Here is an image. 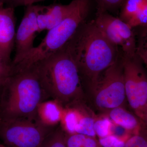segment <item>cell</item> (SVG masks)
Returning a JSON list of instances; mask_svg holds the SVG:
<instances>
[{"instance_id": "cell-18", "label": "cell", "mask_w": 147, "mask_h": 147, "mask_svg": "<svg viewBox=\"0 0 147 147\" xmlns=\"http://www.w3.org/2000/svg\"><path fill=\"white\" fill-rule=\"evenodd\" d=\"M147 144V128L141 123L137 133L125 142L124 147H144Z\"/></svg>"}, {"instance_id": "cell-9", "label": "cell", "mask_w": 147, "mask_h": 147, "mask_svg": "<svg viewBox=\"0 0 147 147\" xmlns=\"http://www.w3.org/2000/svg\"><path fill=\"white\" fill-rule=\"evenodd\" d=\"M38 5L27 6L23 18L16 32L15 55L12 66L21 62L34 48L36 34L38 33L36 17Z\"/></svg>"}, {"instance_id": "cell-6", "label": "cell", "mask_w": 147, "mask_h": 147, "mask_svg": "<svg viewBox=\"0 0 147 147\" xmlns=\"http://www.w3.org/2000/svg\"><path fill=\"white\" fill-rule=\"evenodd\" d=\"M56 128L36 121L0 119V139L5 147H39Z\"/></svg>"}, {"instance_id": "cell-28", "label": "cell", "mask_w": 147, "mask_h": 147, "mask_svg": "<svg viewBox=\"0 0 147 147\" xmlns=\"http://www.w3.org/2000/svg\"><path fill=\"white\" fill-rule=\"evenodd\" d=\"M18 0H0V5H6V6L15 8Z\"/></svg>"}, {"instance_id": "cell-26", "label": "cell", "mask_w": 147, "mask_h": 147, "mask_svg": "<svg viewBox=\"0 0 147 147\" xmlns=\"http://www.w3.org/2000/svg\"><path fill=\"white\" fill-rule=\"evenodd\" d=\"M99 143H98L94 138L87 136L84 142V147H98Z\"/></svg>"}, {"instance_id": "cell-24", "label": "cell", "mask_w": 147, "mask_h": 147, "mask_svg": "<svg viewBox=\"0 0 147 147\" xmlns=\"http://www.w3.org/2000/svg\"><path fill=\"white\" fill-rule=\"evenodd\" d=\"M129 133V132L125 129L112 122L110 129V134H113L118 138L122 139V138L125 137Z\"/></svg>"}, {"instance_id": "cell-29", "label": "cell", "mask_w": 147, "mask_h": 147, "mask_svg": "<svg viewBox=\"0 0 147 147\" xmlns=\"http://www.w3.org/2000/svg\"><path fill=\"white\" fill-rule=\"evenodd\" d=\"M141 121L142 124L147 128V105L144 117Z\"/></svg>"}, {"instance_id": "cell-4", "label": "cell", "mask_w": 147, "mask_h": 147, "mask_svg": "<svg viewBox=\"0 0 147 147\" xmlns=\"http://www.w3.org/2000/svg\"><path fill=\"white\" fill-rule=\"evenodd\" d=\"M71 9L61 22L48 31L41 42L34 47L16 65L14 71L30 68L47 57L65 45L79 27L86 21L91 7V0H73Z\"/></svg>"}, {"instance_id": "cell-1", "label": "cell", "mask_w": 147, "mask_h": 147, "mask_svg": "<svg viewBox=\"0 0 147 147\" xmlns=\"http://www.w3.org/2000/svg\"><path fill=\"white\" fill-rule=\"evenodd\" d=\"M65 46L78 68L85 95L121 55L94 20L84 22Z\"/></svg>"}, {"instance_id": "cell-25", "label": "cell", "mask_w": 147, "mask_h": 147, "mask_svg": "<svg viewBox=\"0 0 147 147\" xmlns=\"http://www.w3.org/2000/svg\"><path fill=\"white\" fill-rule=\"evenodd\" d=\"M119 138L113 134H109L106 137L100 138L99 144L102 147H113Z\"/></svg>"}, {"instance_id": "cell-7", "label": "cell", "mask_w": 147, "mask_h": 147, "mask_svg": "<svg viewBox=\"0 0 147 147\" xmlns=\"http://www.w3.org/2000/svg\"><path fill=\"white\" fill-rule=\"evenodd\" d=\"M123 58L124 80L127 104L142 121L147 105V72L137 56Z\"/></svg>"}, {"instance_id": "cell-27", "label": "cell", "mask_w": 147, "mask_h": 147, "mask_svg": "<svg viewBox=\"0 0 147 147\" xmlns=\"http://www.w3.org/2000/svg\"><path fill=\"white\" fill-rule=\"evenodd\" d=\"M46 0H18L16 3V7L21 6H27L34 4L35 3L42 1Z\"/></svg>"}, {"instance_id": "cell-31", "label": "cell", "mask_w": 147, "mask_h": 147, "mask_svg": "<svg viewBox=\"0 0 147 147\" xmlns=\"http://www.w3.org/2000/svg\"><path fill=\"white\" fill-rule=\"evenodd\" d=\"M0 147H5V146H4L2 143H1L0 142Z\"/></svg>"}, {"instance_id": "cell-2", "label": "cell", "mask_w": 147, "mask_h": 147, "mask_svg": "<svg viewBox=\"0 0 147 147\" xmlns=\"http://www.w3.org/2000/svg\"><path fill=\"white\" fill-rule=\"evenodd\" d=\"M32 66L48 99L63 108L86 102L78 68L65 45Z\"/></svg>"}, {"instance_id": "cell-15", "label": "cell", "mask_w": 147, "mask_h": 147, "mask_svg": "<svg viewBox=\"0 0 147 147\" xmlns=\"http://www.w3.org/2000/svg\"><path fill=\"white\" fill-rule=\"evenodd\" d=\"M134 29L137 41L136 55L147 69V26Z\"/></svg>"}, {"instance_id": "cell-30", "label": "cell", "mask_w": 147, "mask_h": 147, "mask_svg": "<svg viewBox=\"0 0 147 147\" xmlns=\"http://www.w3.org/2000/svg\"><path fill=\"white\" fill-rule=\"evenodd\" d=\"M4 84H0V96H1V92L2 89V88Z\"/></svg>"}, {"instance_id": "cell-20", "label": "cell", "mask_w": 147, "mask_h": 147, "mask_svg": "<svg viewBox=\"0 0 147 147\" xmlns=\"http://www.w3.org/2000/svg\"><path fill=\"white\" fill-rule=\"evenodd\" d=\"M124 0H96L97 12H108L121 6Z\"/></svg>"}, {"instance_id": "cell-16", "label": "cell", "mask_w": 147, "mask_h": 147, "mask_svg": "<svg viewBox=\"0 0 147 147\" xmlns=\"http://www.w3.org/2000/svg\"><path fill=\"white\" fill-rule=\"evenodd\" d=\"M66 132L60 125L46 137L39 147H66Z\"/></svg>"}, {"instance_id": "cell-32", "label": "cell", "mask_w": 147, "mask_h": 147, "mask_svg": "<svg viewBox=\"0 0 147 147\" xmlns=\"http://www.w3.org/2000/svg\"><path fill=\"white\" fill-rule=\"evenodd\" d=\"M144 147H147V144L146 145V146H144Z\"/></svg>"}, {"instance_id": "cell-11", "label": "cell", "mask_w": 147, "mask_h": 147, "mask_svg": "<svg viewBox=\"0 0 147 147\" xmlns=\"http://www.w3.org/2000/svg\"><path fill=\"white\" fill-rule=\"evenodd\" d=\"M72 5L71 1L67 5H38L36 17L38 33L44 30L48 31L57 26L65 18Z\"/></svg>"}, {"instance_id": "cell-14", "label": "cell", "mask_w": 147, "mask_h": 147, "mask_svg": "<svg viewBox=\"0 0 147 147\" xmlns=\"http://www.w3.org/2000/svg\"><path fill=\"white\" fill-rule=\"evenodd\" d=\"M147 3V0H124L119 18L127 23Z\"/></svg>"}, {"instance_id": "cell-3", "label": "cell", "mask_w": 147, "mask_h": 147, "mask_svg": "<svg viewBox=\"0 0 147 147\" xmlns=\"http://www.w3.org/2000/svg\"><path fill=\"white\" fill-rule=\"evenodd\" d=\"M32 66L12 73L0 96V119L35 121L41 102L48 100Z\"/></svg>"}, {"instance_id": "cell-23", "label": "cell", "mask_w": 147, "mask_h": 147, "mask_svg": "<svg viewBox=\"0 0 147 147\" xmlns=\"http://www.w3.org/2000/svg\"><path fill=\"white\" fill-rule=\"evenodd\" d=\"M12 72V63L6 62L0 57V84H5Z\"/></svg>"}, {"instance_id": "cell-21", "label": "cell", "mask_w": 147, "mask_h": 147, "mask_svg": "<svg viewBox=\"0 0 147 147\" xmlns=\"http://www.w3.org/2000/svg\"><path fill=\"white\" fill-rule=\"evenodd\" d=\"M127 24L133 28L147 26V3Z\"/></svg>"}, {"instance_id": "cell-22", "label": "cell", "mask_w": 147, "mask_h": 147, "mask_svg": "<svg viewBox=\"0 0 147 147\" xmlns=\"http://www.w3.org/2000/svg\"><path fill=\"white\" fill-rule=\"evenodd\" d=\"M87 136L84 134L66 133V147H84V142Z\"/></svg>"}, {"instance_id": "cell-13", "label": "cell", "mask_w": 147, "mask_h": 147, "mask_svg": "<svg viewBox=\"0 0 147 147\" xmlns=\"http://www.w3.org/2000/svg\"><path fill=\"white\" fill-rule=\"evenodd\" d=\"M113 123L125 129L129 133L136 134L141 125L140 119L126 108L118 107L110 110L105 115Z\"/></svg>"}, {"instance_id": "cell-10", "label": "cell", "mask_w": 147, "mask_h": 147, "mask_svg": "<svg viewBox=\"0 0 147 147\" xmlns=\"http://www.w3.org/2000/svg\"><path fill=\"white\" fill-rule=\"evenodd\" d=\"M16 17L14 8L0 5V57L12 63L10 57L15 45Z\"/></svg>"}, {"instance_id": "cell-17", "label": "cell", "mask_w": 147, "mask_h": 147, "mask_svg": "<svg viewBox=\"0 0 147 147\" xmlns=\"http://www.w3.org/2000/svg\"><path fill=\"white\" fill-rule=\"evenodd\" d=\"M78 114L73 108H63V113L60 126L66 133L74 134L75 127L78 123Z\"/></svg>"}, {"instance_id": "cell-5", "label": "cell", "mask_w": 147, "mask_h": 147, "mask_svg": "<svg viewBox=\"0 0 147 147\" xmlns=\"http://www.w3.org/2000/svg\"><path fill=\"white\" fill-rule=\"evenodd\" d=\"M88 105L104 115L114 108L127 107L122 55L100 74L96 84L85 94ZM127 109V108H126Z\"/></svg>"}, {"instance_id": "cell-8", "label": "cell", "mask_w": 147, "mask_h": 147, "mask_svg": "<svg viewBox=\"0 0 147 147\" xmlns=\"http://www.w3.org/2000/svg\"><path fill=\"white\" fill-rule=\"evenodd\" d=\"M94 20L106 37L118 49L123 58L137 56V41L134 28L108 12L96 13Z\"/></svg>"}, {"instance_id": "cell-19", "label": "cell", "mask_w": 147, "mask_h": 147, "mask_svg": "<svg viewBox=\"0 0 147 147\" xmlns=\"http://www.w3.org/2000/svg\"><path fill=\"white\" fill-rule=\"evenodd\" d=\"M112 122L107 116L98 117L94 123L96 134L99 138H102L110 134V129Z\"/></svg>"}, {"instance_id": "cell-12", "label": "cell", "mask_w": 147, "mask_h": 147, "mask_svg": "<svg viewBox=\"0 0 147 147\" xmlns=\"http://www.w3.org/2000/svg\"><path fill=\"white\" fill-rule=\"evenodd\" d=\"M63 113V108L53 99L43 101L37 109L35 121L47 127L55 128L59 125Z\"/></svg>"}]
</instances>
